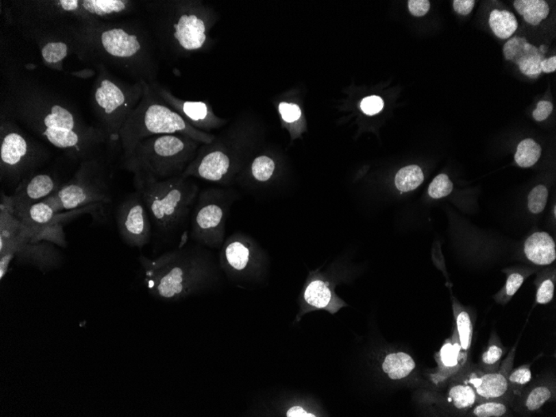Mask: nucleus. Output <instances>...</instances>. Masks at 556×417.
<instances>
[{
    "instance_id": "f257e3e1",
    "label": "nucleus",
    "mask_w": 556,
    "mask_h": 417,
    "mask_svg": "<svg viewBox=\"0 0 556 417\" xmlns=\"http://www.w3.org/2000/svg\"><path fill=\"white\" fill-rule=\"evenodd\" d=\"M139 261L150 294L168 302L203 290L216 278L214 264L195 249H177L156 260L140 257Z\"/></svg>"
},
{
    "instance_id": "f03ea898",
    "label": "nucleus",
    "mask_w": 556,
    "mask_h": 417,
    "mask_svg": "<svg viewBox=\"0 0 556 417\" xmlns=\"http://www.w3.org/2000/svg\"><path fill=\"white\" fill-rule=\"evenodd\" d=\"M202 144L183 134L157 135L139 142L123 156V165L134 173V179H173L183 176Z\"/></svg>"
},
{
    "instance_id": "7ed1b4c3",
    "label": "nucleus",
    "mask_w": 556,
    "mask_h": 417,
    "mask_svg": "<svg viewBox=\"0 0 556 417\" xmlns=\"http://www.w3.org/2000/svg\"><path fill=\"white\" fill-rule=\"evenodd\" d=\"M32 231L14 214L9 196L2 195L0 206V279L3 281L13 260L42 273L60 268L63 256L55 243L34 241Z\"/></svg>"
},
{
    "instance_id": "20e7f679",
    "label": "nucleus",
    "mask_w": 556,
    "mask_h": 417,
    "mask_svg": "<svg viewBox=\"0 0 556 417\" xmlns=\"http://www.w3.org/2000/svg\"><path fill=\"white\" fill-rule=\"evenodd\" d=\"M176 134L194 138L203 144H210L216 138L215 134L203 132L189 125L163 100L158 101L152 88L147 85L141 101L123 125L118 137L125 156L145 138Z\"/></svg>"
},
{
    "instance_id": "39448f33",
    "label": "nucleus",
    "mask_w": 556,
    "mask_h": 417,
    "mask_svg": "<svg viewBox=\"0 0 556 417\" xmlns=\"http://www.w3.org/2000/svg\"><path fill=\"white\" fill-rule=\"evenodd\" d=\"M21 116L31 130L72 157H86L94 146L104 140L99 130L80 122L61 104L29 109L23 111Z\"/></svg>"
},
{
    "instance_id": "423d86ee",
    "label": "nucleus",
    "mask_w": 556,
    "mask_h": 417,
    "mask_svg": "<svg viewBox=\"0 0 556 417\" xmlns=\"http://www.w3.org/2000/svg\"><path fill=\"white\" fill-rule=\"evenodd\" d=\"M157 230L171 233L184 223L199 194L198 184L179 176L164 181L134 179Z\"/></svg>"
},
{
    "instance_id": "0eeeda50",
    "label": "nucleus",
    "mask_w": 556,
    "mask_h": 417,
    "mask_svg": "<svg viewBox=\"0 0 556 417\" xmlns=\"http://www.w3.org/2000/svg\"><path fill=\"white\" fill-rule=\"evenodd\" d=\"M242 136L230 127L210 144L201 145L183 175L229 186L242 168Z\"/></svg>"
},
{
    "instance_id": "6e6552de",
    "label": "nucleus",
    "mask_w": 556,
    "mask_h": 417,
    "mask_svg": "<svg viewBox=\"0 0 556 417\" xmlns=\"http://www.w3.org/2000/svg\"><path fill=\"white\" fill-rule=\"evenodd\" d=\"M58 214L111 201L109 185L94 161L84 162L75 177L45 199Z\"/></svg>"
},
{
    "instance_id": "1a4fd4ad",
    "label": "nucleus",
    "mask_w": 556,
    "mask_h": 417,
    "mask_svg": "<svg viewBox=\"0 0 556 417\" xmlns=\"http://www.w3.org/2000/svg\"><path fill=\"white\" fill-rule=\"evenodd\" d=\"M233 194L230 188H210L199 192L192 215V237L204 245L223 244Z\"/></svg>"
},
{
    "instance_id": "9d476101",
    "label": "nucleus",
    "mask_w": 556,
    "mask_h": 417,
    "mask_svg": "<svg viewBox=\"0 0 556 417\" xmlns=\"http://www.w3.org/2000/svg\"><path fill=\"white\" fill-rule=\"evenodd\" d=\"M44 158V152L12 123H2L0 162L2 179L19 184Z\"/></svg>"
},
{
    "instance_id": "9b49d317",
    "label": "nucleus",
    "mask_w": 556,
    "mask_h": 417,
    "mask_svg": "<svg viewBox=\"0 0 556 417\" xmlns=\"http://www.w3.org/2000/svg\"><path fill=\"white\" fill-rule=\"evenodd\" d=\"M146 86L139 84L123 88L105 79L96 88L95 105L111 140H118L123 125L141 101Z\"/></svg>"
},
{
    "instance_id": "f8f14e48",
    "label": "nucleus",
    "mask_w": 556,
    "mask_h": 417,
    "mask_svg": "<svg viewBox=\"0 0 556 417\" xmlns=\"http://www.w3.org/2000/svg\"><path fill=\"white\" fill-rule=\"evenodd\" d=\"M172 21V40L179 49L199 51L206 47L215 15L201 2L181 3Z\"/></svg>"
},
{
    "instance_id": "ddd939ff",
    "label": "nucleus",
    "mask_w": 556,
    "mask_h": 417,
    "mask_svg": "<svg viewBox=\"0 0 556 417\" xmlns=\"http://www.w3.org/2000/svg\"><path fill=\"white\" fill-rule=\"evenodd\" d=\"M116 222L126 244L142 249L150 242L152 226L149 214L137 191L119 204L116 210Z\"/></svg>"
},
{
    "instance_id": "4468645a",
    "label": "nucleus",
    "mask_w": 556,
    "mask_h": 417,
    "mask_svg": "<svg viewBox=\"0 0 556 417\" xmlns=\"http://www.w3.org/2000/svg\"><path fill=\"white\" fill-rule=\"evenodd\" d=\"M47 201L34 204L14 216L33 233L34 241H46L60 247L67 246L62 223L65 216H60Z\"/></svg>"
},
{
    "instance_id": "2eb2a0df",
    "label": "nucleus",
    "mask_w": 556,
    "mask_h": 417,
    "mask_svg": "<svg viewBox=\"0 0 556 417\" xmlns=\"http://www.w3.org/2000/svg\"><path fill=\"white\" fill-rule=\"evenodd\" d=\"M153 90L156 92L158 98L180 114L189 125L203 132L211 134V131L221 129L229 122L227 119L216 115L212 108L205 102L184 101L162 88H156Z\"/></svg>"
},
{
    "instance_id": "dca6fc26",
    "label": "nucleus",
    "mask_w": 556,
    "mask_h": 417,
    "mask_svg": "<svg viewBox=\"0 0 556 417\" xmlns=\"http://www.w3.org/2000/svg\"><path fill=\"white\" fill-rule=\"evenodd\" d=\"M62 185L47 173L28 177L18 185L14 194L10 197L14 214L41 202L59 190Z\"/></svg>"
},
{
    "instance_id": "f3484780",
    "label": "nucleus",
    "mask_w": 556,
    "mask_h": 417,
    "mask_svg": "<svg viewBox=\"0 0 556 417\" xmlns=\"http://www.w3.org/2000/svg\"><path fill=\"white\" fill-rule=\"evenodd\" d=\"M100 42L110 55L118 59H136L144 51L140 38L136 34L123 28L103 31L100 36Z\"/></svg>"
},
{
    "instance_id": "a211bd4d",
    "label": "nucleus",
    "mask_w": 556,
    "mask_h": 417,
    "mask_svg": "<svg viewBox=\"0 0 556 417\" xmlns=\"http://www.w3.org/2000/svg\"><path fill=\"white\" fill-rule=\"evenodd\" d=\"M525 253L536 265H550L555 260V243L547 233H535L525 243Z\"/></svg>"
},
{
    "instance_id": "6ab92c4d",
    "label": "nucleus",
    "mask_w": 556,
    "mask_h": 417,
    "mask_svg": "<svg viewBox=\"0 0 556 417\" xmlns=\"http://www.w3.org/2000/svg\"><path fill=\"white\" fill-rule=\"evenodd\" d=\"M472 383L479 396L485 399H498L507 392L508 382L500 373L485 374L481 378H475Z\"/></svg>"
},
{
    "instance_id": "aec40b11",
    "label": "nucleus",
    "mask_w": 556,
    "mask_h": 417,
    "mask_svg": "<svg viewBox=\"0 0 556 417\" xmlns=\"http://www.w3.org/2000/svg\"><path fill=\"white\" fill-rule=\"evenodd\" d=\"M416 363L411 356L404 353L388 355L385 358L382 369L392 380L407 377L415 369Z\"/></svg>"
},
{
    "instance_id": "412c9836",
    "label": "nucleus",
    "mask_w": 556,
    "mask_h": 417,
    "mask_svg": "<svg viewBox=\"0 0 556 417\" xmlns=\"http://www.w3.org/2000/svg\"><path fill=\"white\" fill-rule=\"evenodd\" d=\"M514 7L531 25H538L550 13L549 5L544 0H516Z\"/></svg>"
},
{
    "instance_id": "4be33fe9",
    "label": "nucleus",
    "mask_w": 556,
    "mask_h": 417,
    "mask_svg": "<svg viewBox=\"0 0 556 417\" xmlns=\"http://www.w3.org/2000/svg\"><path fill=\"white\" fill-rule=\"evenodd\" d=\"M544 60V53L538 48L531 44L525 45L523 51L517 58L515 64L520 71L528 77H538L542 73V62Z\"/></svg>"
},
{
    "instance_id": "5701e85b",
    "label": "nucleus",
    "mask_w": 556,
    "mask_h": 417,
    "mask_svg": "<svg viewBox=\"0 0 556 417\" xmlns=\"http://www.w3.org/2000/svg\"><path fill=\"white\" fill-rule=\"evenodd\" d=\"M489 24L496 36L502 40L511 38L518 28L515 15L508 10H493L490 15Z\"/></svg>"
},
{
    "instance_id": "b1692460",
    "label": "nucleus",
    "mask_w": 556,
    "mask_h": 417,
    "mask_svg": "<svg viewBox=\"0 0 556 417\" xmlns=\"http://www.w3.org/2000/svg\"><path fill=\"white\" fill-rule=\"evenodd\" d=\"M424 175L418 166L411 165L401 168L396 176L395 184L401 192L414 190L422 184Z\"/></svg>"
},
{
    "instance_id": "393cba45",
    "label": "nucleus",
    "mask_w": 556,
    "mask_h": 417,
    "mask_svg": "<svg viewBox=\"0 0 556 417\" xmlns=\"http://www.w3.org/2000/svg\"><path fill=\"white\" fill-rule=\"evenodd\" d=\"M542 155V148L531 138L525 139L517 147L516 163L521 168H530L538 163Z\"/></svg>"
},
{
    "instance_id": "a878e982",
    "label": "nucleus",
    "mask_w": 556,
    "mask_h": 417,
    "mask_svg": "<svg viewBox=\"0 0 556 417\" xmlns=\"http://www.w3.org/2000/svg\"><path fill=\"white\" fill-rule=\"evenodd\" d=\"M331 293L323 281H312L304 292V299L316 308H325L331 301Z\"/></svg>"
},
{
    "instance_id": "bb28decb",
    "label": "nucleus",
    "mask_w": 556,
    "mask_h": 417,
    "mask_svg": "<svg viewBox=\"0 0 556 417\" xmlns=\"http://www.w3.org/2000/svg\"><path fill=\"white\" fill-rule=\"evenodd\" d=\"M449 399L457 409L470 408L476 403V392L469 386H454L450 389Z\"/></svg>"
},
{
    "instance_id": "cd10ccee",
    "label": "nucleus",
    "mask_w": 556,
    "mask_h": 417,
    "mask_svg": "<svg viewBox=\"0 0 556 417\" xmlns=\"http://www.w3.org/2000/svg\"><path fill=\"white\" fill-rule=\"evenodd\" d=\"M276 164L268 156H258L251 164V173L253 179L257 181L265 183L272 179L274 171H275Z\"/></svg>"
},
{
    "instance_id": "c85d7f7f",
    "label": "nucleus",
    "mask_w": 556,
    "mask_h": 417,
    "mask_svg": "<svg viewBox=\"0 0 556 417\" xmlns=\"http://www.w3.org/2000/svg\"><path fill=\"white\" fill-rule=\"evenodd\" d=\"M457 325L459 333V345L462 349L467 351L472 344V323L466 312H459L457 316Z\"/></svg>"
},
{
    "instance_id": "c756f323",
    "label": "nucleus",
    "mask_w": 556,
    "mask_h": 417,
    "mask_svg": "<svg viewBox=\"0 0 556 417\" xmlns=\"http://www.w3.org/2000/svg\"><path fill=\"white\" fill-rule=\"evenodd\" d=\"M68 46L63 42H50L42 49V59L46 63L58 64L68 55Z\"/></svg>"
},
{
    "instance_id": "7c9ffc66",
    "label": "nucleus",
    "mask_w": 556,
    "mask_h": 417,
    "mask_svg": "<svg viewBox=\"0 0 556 417\" xmlns=\"http://www.w3.org/2000/svg\"><path fill=\"white\" fill-rule=\"evenodd\" d=\"M84 5L90 12L105 15L112 13H118L126 10L127 3L125 1H85Z\"/></svg>"
},
{
    "instance_id": "2f4dec72",
    "label": "nucleus",
    "mask_w": 556,
    "mask_h": 417,
    "mask_svg": "<svg viewBox=\"0 0 556 417\" xmlns=\"http://www.w3.org/2000/svg\"><path fill=\"white\" fill-rule=\"evenodd\" d=\"M453 184L446 175L436 176L431 181L428 194L432 199H441L449 195L453 191Z\"/></svg>"
},
{
    "instance_id": "473e14b6",
    "label": "nucleus",
    "mask_w": 556,
    "mask_h": 417,
    "mask_svg": "<svg viewBox=\"0 0 556 417\" xmlns=\"http://www.w3.org/2000/svg\"><path fill=\"white\" fill-rule=\"evenodd\" d=\"M551 392L549 388L546 387L535 388L529 393L526 401L527 407L531 412L538 411L551 399Z\"/></svg>"
},
{
    "instance_id": "72a5a7b5",
    "label": "nucleus",
    "mask_w": 556,
    "mask_h": 417,
    "mask_svg": "<svg viewBox=\"0 0 556 417\" xmlns=\"http://www.w3.org/2000/svg\"><path fill=\"white\" fill-rule=\"evenodd\" d=\"M548 191L543 185H538L531 192L528 198L529 210L533 214H538L544 210L546 205Z\"/></svg>"
},
{
    "instance_id": "f704fd0d",
    "label": "nucleus",
    "mask_w": 556,
    "mask_h": 417,
    "mask_svg": "<svg viewBox=\"0 0 556 417\" xmlns=\"http://www.w3.org/2000/svg\"><path fill=\"white\" fill-rule=\"evenodd\" d=\"M507 407L499 403H486L477 405L473 415L478 417H500L505 414Z\"/></svg>"
},
{
    "instance_id": "c9c22d12",
    "label": "nucleus",
    "mask_w": 556,
    "mask_h": 417,
    "mask_svg": "<svg viewBox=\"0 0 556 417\" xmlns=\"http://www.w3.org/2000/svg\"><path fill=\"white\" fill-rule=\"evenodd\" d=\"M527 42V38L520 37H513L505 42L503 49L505 60L515 63Z\"/></svg>"
},
{
    "instance_id": "e433bc0d",
    "label": "nucleus",
    "mask_w": 556,
    "mask_h": 417,
    "mask_svg": "<svg viewBox=\"0 0 556 417\" xmlns=\"http://www.w3.org/2000/svg\"><path fill=\"white\" fill-rule=\"evenodd\" d=\"M278 111L283 121L288 125L299 122L302 117V110L296 103H281L278 106Z\"/></svg>"
},
{
    "instance_id": "4c0bfd02",
    "label": "nucleus",
    "mask_w": 556,
    "mask_h": 417,
    "mask_svg": "<svg viewBox=\"0 0 556 417\" xmlns=\"http://www.w3.org/2000/svg\"><path fill=\"white\" fill-rule=\"evenodd\" d=\"M384 102L378 96H370L362 100L361 109L366 114L374 115L379 113L383 109Z\"/></svg>"
},
{
    "instance_id": "58836bf2",
    "label": "nucleus",
    "mask_w": 556,
    "mask_h": 417,
    "mask_svg": "<svg viewBox=\"0 0 556 417\" xmlns=\"http://www.w3.org/2000/svg\"><path fill=\"white\" fill-rule=\"evenodd\" d=\"M554 283L551 280L544 281L536 294V301L539 304H547L553 299Z\"/></svg>"
},
{
    "instance_id": "ea45409f",
    "label": "nucleus",
    "mask_w": 556,
    "mask_h": 417,
    "mask_svg": "<svg viewBox=\"0 0 556 417\" xmlns=\"http://www.w3.org/2000/svg\"><path fill=\"white\" fill-rule=\"evenodd\" d=\"M459 347L457 345H451L448 343L443 346L441 351V357L444 365L446 366H454L457 364V356Z\"/></svg>"
},
{
    "instance_id": "a19ab883",
    "label": "nucleus",
    "mask_w": 556,
    "mask_h": 417,
    "mask_svg": "<svg viewBox=\"0 0 556 417\" xmlns=\"http://www.w3.org/2000/svg\"><path fill=\"white\" fill-rule=\"evenodd\" d=\"M531 372L530 368L527 366L516 369L509 376V381L512 384L516 385H526L531 380Z\"/></svg>"
},
{
    "instance_id": "79ce46f5",
    "label": "nucleus",
    "mask_w": 556,
    "mask_h": 417,
    "mask_svg": "<svg viewBox=\"0 0 556 417\" xmlns=\"http://www.w3.org/2000/svg\"><path fill=\"white\" fill-rule=\"evenodd\" d=\"M431 3L428 0H410L408 1L409 10L416 17L424 16L429 11Z\"/></svg>"
},
{
    "instance_id": "37998d69",
    "label": "nucleus",
    "mask_w": 556,
    "mask_h": 417,
    "mask_svg": "<svg viewBox=\"0 0 556 417\" xmlns=\"http://www.w3.org/2000/svg\"><path fill=\"white\" fill-rule=\"evenodd\" d=\"M552 110H553V105L551 102L540 101L538 103L536 110L533 112V117L538 122L546 121L549 117Z\"/></svg>"
},
{
    "instance_id": "c03bdc74",
    "label": "nucleus",
    "mask_w": 556,
    "mask_h": 417,
    "mask_svg": "<svg viewBox=\"0 0 556 417\" xmlns=\"http://www.w3.org/2000/svg\"><path fill=\"white\" fill-rule=\"evenodd\" d=\"M502 355H503V351H502L501 347L496 345H492L489 347V349L486 351L483 356H482V361H483L486 365H493L500 361Z\"/></svg>"
},
{
    "instance_id": "a18cd8bd",
    "label": "nucleus",
    "mask_w": 556,
    "mask_h": 417,
    "mask_svg": "<svg viewBox=\"0 0 556 417\" xmlns=\"http://www.w3.org/2000/svg\"><path fill=\"white\" fill-rule=\"evenodd\" d=\"M524 281L523 276L518 273H513L509 277L507 283V293L508 296H513L519 290Z\"/></svg>"
},
{
    "instance_id": "49530a36",
    "label": "nucleus",
    "mask_w": 556,
    "mask_h": 417,
    "mask_svg": "<svg viewBox=\"0 0 556 417\" xmlns=\"http://www.w3.org/2000/svg\"><path fill=\"white\" fill-rule=\"evenodd\" d=\"M475 3L474 0H454V10L459 14L467 15L472 12Z\"/></svg>"
},
{
    "instance_id": "de8ad7c7",
    "label": "nucleus",
    "mask_w": 556,
    "mask_h": 417,
    "mask_svg": "<svg viewBox=\"0 0 556 417\" xmlns=\"http://www.w3.org/2000/svg\"><path fill=\"white\" fill-rule=\"evenodd\" d=\"M287 416L288 417H314V414L312 413L307 412L306 410H304L303 407H299V405H296V407H292L287 412Z\"/></svg>"
},
{
    "instance_id": "09e8293b",
    "label": "nucleus",
    "mask_w": 556,
    "mask_h": 417,
    "mask_svg": "<svg viewBox=\"0 0 556 417\" xmlns=\"http://www.w3.org/2000/svg\"><path fill=\"white\" fill-rule=\"evenodd\" d=\"M542 71L549 73L556 71V57L553 56L550 59L544 60L540 64Z\"/></svg>"
}]
</instances>
